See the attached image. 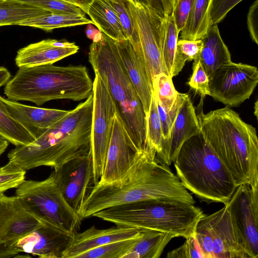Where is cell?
I'll list each match as a JSON object with an SVG mask.
<instances>
[{
	"label": "cell",
	"mask_w": 258,
	"mask_h": 258,
	"mask_svg": "<svg viewBox=\"0 0 258 258\" xmlns=\"http://www.w3.org/2000/svg\"><path fill=\"white\" fill-rule=\"evenodd\" d=\"M243 0H213L211 21L212 25L223 20L234 7Z\"/></svg>",
	"instance_id": "cell-42"
},
{
	"label": "cell",
	"mask_w": 258,
	"mask_h": 258,
	"mask_svg": "<svg viewBox=\"0 0 258 258\" xmlns=\"http://www.w3.org/2000/svg\"><path fill=\"white\" fill-rule=\"evenodd\" d=\"M95 74L91 149L94 185L99 181L103 173L114 117L117 112L115 104L106 85L97 74Z\"/></svg>",
	"instance_id": "cell-10"
},
{
	"label": "cell",
	"mask_w": 258,
	"mask_h": 258,
	"mask_svg": "<svg viewBox=\"0 0 258 258\" xmlns=\"http://www.w3.org/2000/svg\"><path fill=\"white\" fill-rule=\"evenodd\" d=\"M100 31L114 40L127 38L109 0H95L87 13Z\"/></svg>",
	"instance_id": "cell-24"
},
{
	"label": "cell",
	"mask_w": 258,
	"mask_h": 258,
	"mask_svg": "<svg viewBox=\"0 0 258 258\" xmlns=\"http://www.w3.org/2000/svg\"><path fill=\"white\" fill-rule=\"evenodd\" d=\"M93 105L92 94L31 144L10 151L9 162L25 171L44 166L55 169L90 153Z\"/></svg>",
	"instance_id": "cell-2"
},
{
	"label": "cell",
	"mask_w": 258,
	"mask_h": 258,
	"mask_svg": "<svg viewBox=\"0 0 258 258\" xmlns=\"http://www.w3.org/2000/svg\"><path fill=\"white\" fill-rule=\"evenodd\" d=\"M185 95V94L178 92L171 110L168 112H167L156 101L158 112L162 126L163 142L168 140L169 137L173 123Z\"/></svg>",
	"instance_id": "cell-39"
},
{
	"label": "cell",
	"mask_w": 258,
	"mask_h": 258,
	"mask_svg": "<svg viewBox=\"0 0 258 258\" xmlns=\"http://www.w3.org/2000/svg\"><path fill=\"white\" fill-rule=\"evenodd\" d=\"M37 7L51 13L85 16L79 7L62 0H13Z\"/></svg>",
	"instance_id": "cell-36"
},
{
	"label": "cell",
	"mask_w": 258,
	"mask_h": 258,
	"mask_svg": "<svg viewBox=\"0 0 258 258\" xmlns=\"http://www.w3.org/2000/svg\"><path fill=\"white\" fill-rule=\"evenodd\" d=\"M173 162L183 186L208 204H227L237 187L201 132L184 142Z\"/></svg>",
	"instance_id": "cell-6"
},
{
	"label": "cell",
	"mask_w": 258,
	"mask_h": 258,
	"mask_svg": "<svg viewBox=\"0 0 258 258\" xmlns=\"http://www.w3.org/2000/svg\"><path fill=\"white\" fill-rule=\"evenodd\" d=\"M140 150L116 112L103 173L98 182H110L122 176L131 166Z\"/></svg>",
	"instance_id": "cell-15"
},
{
	"label": "cell",
	"mask_w": 258,
	"mask_h": 258,
	"mask_svg": "<svg viewBox=\"0 0 258 258\" xmlns=\"http://www.w3.org/2000/svg\"><path fill=\"white\" fill-rule=\"evenodd\" d=\"M114 41L120 58L142 101L147 115L153 90L146 71L142 51L137 49L128 38Z\"/></svg>",
	"instance_id": "cell-20"
},
{
	"label": "cell",
	"mask_w": 258,
	"mask_h": 258,
	"mask_svg": "<svg viewBox=\"0 0 258 258\" xmlns=\"http://www.w3.org/2000/svg\"><path fill=\"white\" fill-rule=\"evenodd\" d=\"M152 85L156 101L167 112L171 110L178 93L172 78L163 72L159 73L153 78Z\"/></svg>",
	"instance_id": "cell-30"
},
{
	"label": "cell",
	"mask_w": 258,
	"mask_h": 258,
	"mask_svg": "<svg viewBox=\"0 0 258 258\" xmlns=\"http://www.w3.org/2000/svg\"><path fill=\"white\" fill-rule=\"evenodd\" d=\"M53 172L66 201L78 212L94 185L91 153L71 160Z\"/></svg>",
	"instance_id": "cell-14"
},
{
	"label": "cell",
	"mask_w": 258,
	"mask_h": 258,
	"mask_svg": "<svg viewBox=\"0 0 258 258\" xmlns=\"http://www.w3.org/2000/svg\"><path fill=\"white\" fill-rule=\"evenodd\" d=\"M162 144V126L158 112L156 98L152 92L149 112L146 115V144L153 147L157 154L161 151Z\"/></svg>",
	"instance_id": "cell-32"
},
{
	"label": "cell",
	"mask_w": 258,
	"mask_h": 258,
	"mask_svg": "<svg viewBox=\"0 0 258 258\" xmlns=\"http://www.w3.org/2000/svg\"><path fill=\"white\" fill-rule=\"evenodd\" d=\"M174 2V0H164L166 15H169L172 14Z\"/></svg>",
	"instance_id": "cell-49"
},
{
	"label": "cell",
	"mask_w": 258,
	"mask_h": 258,
	"mask_svg": "<svg viewBox=\"0 0 258 258\" xmlns=\"http://www.w3.org/2000/svg\"><path fill=\"white\" fill-rule=\"evenodd\" d=\"M89 24H94L93 21L87 19L85 16L48 12L26 19L18 25L50 31L56 28Z\"/></svg>",
	"instance_id": "cell-26"
},
{
	"label": "cell",
	"mask_w": 258,
	"mask_h": 258,
	"mask_svg": "<svg viewBox=\"0 0 258 258\" xmlns=\"http://www.w3.org/2000/svg\"><path fill=\"white\" fill-rule=\"evenodd\" d=\"M137 238L106 244L81 253L76 258H122Z\"/></svg>",
	"instance_id": "cell-34"
},
{
	"label": "cell",
	"mask_w": 258,
	"mask_h": 258,
	"mask_svg": "<svg viewBox=\"0 0 258 258\" xmlns=\"http://www.w3.org/2000/svg\"><path fill=\"white\" fill-rule=\"evenodd\" d=\"M127 1L136 20L145 69L152 85L154 77L164 73L162 51L163 17L147 5Z\"/></svg>",
	"instance_id": "cell-12"
},
{
	"label": "cell",
	"mask_w": 258,
	"mask_h": 258,
	"mask_svg": "<svg viewBox=\"0 0 258 258\" xmlns=\"http://www.w3.org/2000/svg\"><path fill=\"white\" fill-rule=\"evenodd\" d=\"M79 7L86 14L90 5L95 0H62Z\"/></svg>",
	"instance_id": "cell-46"
},
{
	"label": "cell",
	"mask_w": 258,
	"mask_h": 258,
	"mask_svg": "<svg viewBox=\"0 0 258 258\" xmlns=\"http://www.w3.org/2000/svg\"><path fill=\"white\" fill-rule=\"evenodd\" d=\"M187 84L200 94L202 98L211 95L209 78L199 57L194 60L192 74Z\"/></svg>",
	"instance_id": "cell-38"
},
{
	"label": "cell",
	"mask_w": 258,
	"mask_h": 258,
	"mask_svg": "<svg viewBox=\"0 0 258 258\" xmlns=\"http://www.w3.org/2000/svg\"><path fill=\"white\" fill-rule=\"evenodd\" d=\"M141 234L140 229L135 228L116 225L99 229L93 226L74 234L62 258H76L78 255L92 248L113 242L136 238Z\"/></svg>",
	"instance_id": "cell-19"
},
{
	"label": "cell",
	"mask_w": 258,
	"mask_h": 258,
	"mask_svg": "<svg viewBox=\"0 0 258 258\" xmlns=\"http://www.w3.org/2000/svg\"><path fill=\"white\" fill-rule=\"evenodd\" d=\"M148 6L158 15L164 17L166 15L164 0H147Z\"/></svg>",
	"instance_id": "cell-45"
},
{
	"label": "cell",
	"mask_w": 258,
	"mask_h": 258,
	"mask_svg": "<svg viewBox=\"0 0 258 258\" xmlns=\"http://www.w3.org/2000/svg\"><path fill=\"white\" fill-rule=\"evenodd\" d=\"M119 19L124 32L135 46L141 48L135 19L127 0H109Z\"/></svg>",
	"instance_id": "cell-31"
},
{
	"label": "cell",
	"mask_w": 258,
	"mask_h": 258,
	"mask_svg": "<svg viewBox=\"0 0 258 258\" xmlns=\"http://www.w3.org/2000/svg\"><path fill=\"white\" fill-rule=\"evenodd\" d=\"M26 172L10 162L0 167V195L8 190L16 188L25 179Z\"/></svg>",
	"instance_id": "cell-37"
},
{
	"label": "cell",
	"mask_w": 258,
	"mask_h": 258,
	"mask_svg": "<svg viewBox=\"0 0 258 258\" xmlns=\"http://www.w3.org/2000/svg\"><path fill=\"white\" fill-rule=\"evenodd\" d=\"M9 146V142L0 136V156L6 151Z\"/></svg>",
	"instance_id": "cell-50"
},
{
	"label": "cell",
	"mask_w": 258,
	"mask_h": 258,
	"mask_svg": "<svg viewBox=\"0 0 258 258\" xmlns=\"http://www.w3.org/2000/svg\"><path fill=\"white\" fill-rule=\"evenodd\" d=\"M15 193L23 209L39 222L71 234L80 229L82 219L66 201L53 171L43 180L25 179Z\"/></svg>",
	"instance_id": "cell-8"
},
{
	"label": "cell",
	"mask_w": 258,
	"mask_h": 258,
	"mask_svg": "<svg viewBox=\"0 0 258 258\" xmlns=\"http://www.w3.org/2000/svg\"><path fill=\"white\" fill-rule=\"evenodd\" d=\"M156 155L155 149L146 144L122 176L94 185L78 212L82 220L111 207L142 201L171 200L195 205L177 175L159 163Z\"/></svg>",
	"instance_id": "cell-1"
},
{
	"label": "cell",
	"mask_w": 258,
	"mask_h": 258,
	"mask_svg": "<svg viewBox=\"0 0 258 258\" xmlns=\"http://www.w3.org/2000/svg\"><path fill=\"white\" fill-rule=\"evenodd\" d=\"M73 235L39 222L33 231L18 240L13 246L19 252L40 258H62Z\"/></svg>",
	"instance_id": "cell-16"
},
{
	"label": "cell",
	"mask_w": 258,
	"mask_h": 258,
	"mask_svg": "<svg viewBox=\"0 0 258 258\" xmlns=\"http://www.w3.org/2000/svg\"><path fill=\"white\" fill-rule=\"evenodd\" d=\"M48 12L13 0H0V26L18 25L26 19Z\"/></svg>",
	"instance_id": "cell-28"
},
{
	"label": "cell",
	"mask_w": 258,
	"mask_h": 258,
	"mask_svg": "<svg viewBox=\"0 0 258 258\" xmlns=\"http://www.w3.org/2000/svg\"><path fill=\"white\" fill-rule=\"evenodd\" d=\"M205 214L199 207L171 200H152L111 207L95 214L116 225L150 229L186 238Z\"/></svg>",
	"instance_id": "cell-7"
},
{
	"label": "cell",
	"mask_w": 258,
	"mask_h": 258,
	"mask_svg": "<svg viewBox=\"0 0 258 258\" xmlns=\"http://www.w3.org/2000/svg\"><path fill=\"white\" fill-rule=\"evenodd\" d=\"M178 32L172 14L163 17L162 30V51L164 73L174 77Z\"/></svg>",
	"instance_id": "cell-27"
},
{
	"label": "cell",
	"mask_w": 258,
	"mask_h": 258,
	"mask_svg": "<svg viewBox=\"0 0 258 258\" xmlns=\"http://www.w3.org/2000/svg\"><path fill=\"white\" fill-rule=\"evenodd\" d=\"M19 253L13 246L0 240V258L18 257Z\"/></svg>",
	"instance_id": "cell-44"
},
{
	"label": "cell",
	"mask_w": 258,
	"mask_h": 258,
	"mask_svg": "<svg viewBox=\"0 0 258 258\" xmlns=\"http://www.w3.org/2000/svg\"><path fill=\"white\" fill-rule=\"evenodd\" d=\"M131 1H132L134 2H137V3H139L141 4L147 5V0H131Z\"/></svg>",
	"instance_id": "cell-52"
},
{
	"label": "cell",
	"mask_w": 258,
	"mask_h": 258,
	"mask_svg": "<svg viewBox=\"0 0 258 258\" xmlns=\"http://www.w3.org/2000/svg\"><path fill=\"white\" fill-rule=\"evenodd\" d=\"M203 46L201 39H178L174 71V77L182 71L186 61L194 60L200 55Z\"/></svg>",
	"instance_id": "cell-35"
},
{
	"label": "cell",
	"mask_w": 258,
	"mask_h": 258,
	"mask_svg": "<svg viewBox=\"0 0 258 258\" xmlns=\"http://www.w3.org/2000/svg\"><path fill=\"white\" fill-rule=\"evenodd\" d=\"M247 25L252 40L258 44V0H255L249 7L247 15Z\"/></svg>",
	"instance_id": "cell-43"
},
{
	"label": "cell",
	"mask_w": 258,
	"mask_h": 258,
	"mask_svg": "<svg viewBox=\"0 0 258 258\" xmlns=\"http://www.w3.org/2000/svg\"><path fill=\"white\" fill-rule=\"evenodd\" d=\"M201 132L232 175L236 184L258 185L256 128L226 106L197 115Z\"/></svg>",
	"instance_id": "cell-3"
},
{
	"label": "cell",
	"mask_w": 258,
	"mask_h": 258,
	"mask_svg": "<svg viewBox=\"0 0 258 258\" xmlns=\"http://www.w3.org/2000/svg\"><path fill=\"white\" fill-rule=\"evenodd\" d=\"M258 102H257V100H256L255 103H254V115L256 116V118H257V114H258V113H257V108H258Z\"/></svg>",
	"instance_id": "cell-51"
},
{
	"label": "cell",
	"mask_w": 258,
	"mask_h": 258,
	"mask_svg": "<svg viewBox=\"0 0 258 258\" xmlns=\"http://www.w3.org/2000/svg\"><path fill=\"white\" fill-rule=\"evenodd\" d=\"M195 236L205 258H249L227 204L198 222Z\"/></svg>",
	"instance_id": "cell-9"
},
{
	"label": "cell",
	"mask_w": 258,
	"mask_h": 258,
	"mask_svg": "<svg viewBox=\"0 0 258 258\" xmlns=\"http://www.w3.org/2000/svg\"><path fill=\"white\" fill-rule=\"evenodd\" d=\"M11 77V74L7 68L0 67V87L6 85L10 80Z\"/></svg>",
	"instance_id": "cell-47"
},
{
	"label": "cell",
	"mask_w": 258,
	"mask_h": 258,
	"mask_svg": "<svg viewBox=\"0 0 258 258\" xmlns=\"http://www.w3.org/2000/svg\"><path fill=\"white\" fill-rule=\"evenodd\" d=\"M200 133L195 108L190 98L185 94L173 123L169 137L163 142L161 151L156 155L157 161L161 164L170 166L184 142Z\"/></svg>",
	"instance_id": "cell-17"
},
{
	"label": "cell",
	"mask_w": 258,
	"mask_h": 258,
	"mask_svg": "<svg viewBox=\"0 0 258 258\" xmlns=\"http://www.w3.org/2000/svg\"><path fill=\"white\" fill-rule=\"evenodd\" d=\"M79 47L74 42L47 39L19 49L15 58L19 68L53 64L77 53Z\"/></svg>",
	"instance_id": "cell-21"
},
{
	"label": "cell",
	"mask_w": 258,
	"mask_h": 258,
	"mask_svg": "<svg viewBox=\"0 0 258 258\" xmlns=\"http://www.w3.org/2000/svg\"><path fill=\"white\" fill-rule=\"evenodd\" d=\"M258 83L254 66L231 61L218 68L209 79L211 96L228 107L248 99Z\"/></svg>",
	"instance_id": "cell-11"
},
{
	"label": "cell",
	"mask_w": 258,
	"mask_h": 258,
	"mask_svg": "<svg viewBox=\"0 0 258 258\" xmlns=\"http://www.w3.org/2000/svg\"><path fill=\"white\" fill-rule=\"evenodd\" d=\"M93 90V82L85 66L48 64L19 68L6 84L4 93L10 100L40 106L53 100L86 99Z\"/></svg>",
	"instance_id": "cell-4"
},
{
	"label": "cell",
	"mask_w": 258,
	"mask_h": 258,
	"mask_svg": "<svg viewBox=\"0 0 258 258\" xmlns=\"http://www.w3.org/2000/svg\"><path fill=\"white\" fill-rule=\"evenodd\" d=\"M227 204L249 258H257L258 185H239Z\"/></svg>",
	"instance_id": "cell-13"
},
{
	"label": "cell",
	"mask_w": 258,
	"mask_h": 258,
	"mask_svg": "<svg viewBox=\"0 0 258 258\" xmlns=\"http://www.w3.org/2000/svg\"><path fill=\"white\" fill-rule=\"evenodd\" d=\"M202 40L203 46L199 58L210 79L218 68L232 61L231 54L217 24L212 25Z\"/></svg>",
	"instance_id": "cell-22"
},
{
	"label": "cell",
	"mask_w": 258,
	"mask_h": 258,
	"mask_svg": "<svg viewBox=\"0 0 258 258\" xmlns=\"http://www.w3.org/2000/svg\"><path fill=\"white\" fill-rule=\"evenodd\" d=\"M167 258H205L201 252L195 234L185 238L184 243L168 252Z\"/></svg>",
	"instance_id": "cell-40"
},
{
	"label": "cell",
	"mask_w": 258,
	"mask_h": 258,
	"mask_svg": "<svg viewBox=\"0 0 258 258\" xmlns=\"http://www.w3.org/2000/svg\"><path fill=\"white\" fill-rule=\"evenodd\" d=\"M213 0H194L180 38L202 39L212 26L211 11Z\"/></svg>",
	"instance_id": "cell-25"
},
{
	"label": "cell",
	"mask_w": 258,
	"mask_h": 258,
	"mask_svg": "<svg viewBox=\"0 0 258 258\" xmlns=\"http://www.w3.org/2000/svg\"><path fill=\"white\" fill-rule=\"evenodd\" d=\"M0 136L16 146H26L35 139L7 111L0 100Z\"/></svg>",
	"instance_id": "cell-29"
},
{
	"label": "cell",
	"mask_w": 258,
	"mask_h": 258,
	"mask_svg": "<svg viewBox=\"0 0 258 258\" xmlns=\"http://www.w3.org/2000/svg\"><path fill=\"white\" fill-rule=\"evenodd\" d=\"M99 31L96 30L92 25L91 24H88V26L86 29V33L87 36L90 38L93 39L95 36Z\"/></svg>",
	"instance_id": "cell-48"
},
{
	"label": "cell",
	"mask_w": 258,
	"mask_h": 258,
	"mask_svg": "<svg viewBox=\"0 0 258 258\" xmlns=\"http://www.w3.org/2000/svg\"><path fill=\"white\" fill-rule=\"evenodd\" d=\"M141 234L122 258H159L164 248L174 238L172 235L150 229H140Z\"/></svg>",
	"instance_id": "cell-23"
},
{
	"label": "cell",
	"mask_w": 258,
	"mask_h": 258,
	"mask_svg": "<svg viewBox=\"0 0 258 258\" xmlns=\"http://www.w3.org/2000/svg\"><path fill=\"white\" fill-rule=\"evenodd\" d=\"M194 2V0H174L171 14L179 33L186 23Z\"/></svg>",
	"instance_id": "cell-41"
},
{
	"label": "cell",
	"mask_w": 258,
	"mask_h": 258,
	"mask_svg": "<svg viewBox=\"0 0 258 258\" xmlns=\"http://www.w3.org/2000/svg\"><path fill=\"white\" fill-rule=\"evenodd\" d=\"M88 58L94 73L106 85L131 139L139 150L142 149L146 145V115L115 41L102 33L101 39L90 45Z\"/></svg>",
	"instance_id": "cell-5"
},
{
	"label": "cell",
	"mask_w": 258,
	"mask_h": 258,
	"mask_svg": "<svg viewBox=\"0 0 258 258\" xmlns=\"http://www.w3.org/2000/svg\"><path fill=\"white\" fill-rule=\"evenodd\" d=\"M0 100L8 113L35 139L66 116L70 110L45 108L24 105L6 99Z\"/></svg>",
	"instance_id": "cell-18"
},
{
	"label": "cell",
	"mask_w": 258,
	"mask_h": 258,
	"mask_svg": "<svg viewBox=\"0 0 258 258\" xmlns=\"http://www.w3.org/2000/svg\"><path fill=\"white\" fill-rule=\"evenodd\" d=\"M25 210L17 198L0 195V240L6 243L7 231L12 222ZM7 244V243H6Z\"/></svg>",
	"instance_id": "cell-33"
}]
</instances>
